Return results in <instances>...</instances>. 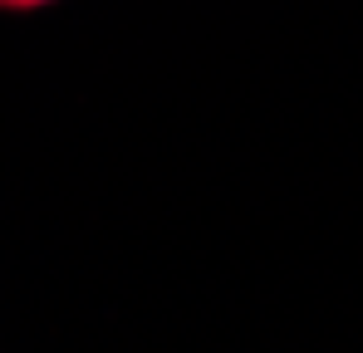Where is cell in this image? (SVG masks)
Wrapping results in <instances>:
<instances>
[{
	"label": "cell",
	"mask_w": 363,
	"mask_h": 353,
	"mask_svg": "<svg viewBox=\"0 0 363 353\" xmlns=\"http://www.w3.org/2000/svg\"><path fill=\"white\" fill-rule=\"evenodd\" d=\"M40 5H55V0H0V10H40Z\"/></svg>",
	"instance_id": "obj_1"
}]
</instances>
